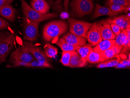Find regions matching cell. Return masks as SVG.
I'll return each instance as SVG.
<instances>
[{
	"mask_svg": "<svg viewBox=\"0 0 130 98\" xmlns=\"http://www.w3.org/2000/svg\"><path fill=\"white\" fill-rule=\"evenodd\" d=\"M68 30L67 22L63 20H55L47 24L43 31V38L46 41L55 43L58 38Z\"/></svg>",
	"mask_w": 130,
	"mask_h": 98,
	"instance_id": "obj_1",
	"label": "cell"
},
{
	"mask_svg": "<svg viewBox=\"0 0 130 98\" xmlns=\"http://www.w3.org/2000/svg\"><path fill=\"white\" fill-rule=\"evenodd\" d=\"M22 3V11L26 18L33 22L40 23L42 21L56 18L58 15L56 13H41L32 8L25 0H20Z\"/></svg>",
	"mask_w": 130,
	"mask_h": 98,
	"instance_id": "obj_2",
	"label": "cell"
},
{
	"mask_svg": "<svg viewBox=\"0 0 130 98\" xmlns=\"http://www.w3.org/2000/svg\"><path fill=\"white\" fill-rule=\"evenodd\" d=\"M14 43V38L12 34L0 32V63L6 60Z\"/></svg>",
	"mask_w": 130,
	"mask_h": 98,
	"instance_id": "obj_3",
	"label": "cell"
},
{
	"mask_svg": "<svg viewBox=\"0 0 130 98\" xmlns=\"http://www.w3.org/2000/svg\"><path fill=\"white\" fill-rule=\"evenodd\" d=\"M71 5L72 13L79 17L92 14L94 9L93 0H73Z\"/></svg>",
	"mask_w": 130,
	"mask_h": 98,
	"instance_id": "obj_4",
	"label": "cell"
},
{
	"mask_svg": "<svg viewBox=\"0 0 130 98\" xmlns=\"http://www.w3.org/2000/svg\"><path fill=\"white\" fill-rule=\"evenodd\" d=\"M70 33L87 38V33L93 23L78 20L73 18L68 19Z\"/></svg>",
	"mask_w": 130,
	"mask_h": 98,
	"instance_id": "obj_5",
	"label": "cell"
},
{
	"mask_svg": "<svg viewBox=\"0 0 130 98\" xmlns=\"http://www.w3.org/2000/svg\"><path fill=\"white\" fill-rule=\"evenodd\" d=\"M36 60L35 57L22 45L12 53L9 61L14 64L20 61L30 63Z\"/></svg>",
	"mask_w": 130,
	"mask_h": 98,
	"instance_id": "obj_6",
	"label": "cell"
},
{
	"mask_svg": "<svg viewBox=\"0 0 130 98\" xmlns=\"http://www.w3.org/2000/svg\"><path fill=\"white\" fill-rule=\"evenodd\" d=\"M39 23L33 22L27 18L24 19V37L29 41H35L39 37Z\"/></svg>",
	"mask_w": 130,
	"mask_h": 98,
	"instance_id": "obj_7",
	"label": "cell"
},
{
	"mask_svg": "<svg viewBox=\"0 0 130 98\" xmlns=\"http://www.w3.org/2000/svg\"><path fill=\"white\" fill-rule=\"evenodd\" d=\"M22 45L35 57L38 61L42 63L50 64L47 57L40 47L36 46L31 41H24Z\"/></svg>",
	"mask_w": 130,
	"mask_h": 98,
	"instance_id": "obj_8",
	"label": "cell"
},
{
	"mask_svg": "<svg viewBox=\"0 0 130 98\" xmlns=\"http://www.w3.org/2000/svg\"><path fill=\"white\" fill-rule=\"evenodd\" d=\"M97 26L103 40H113L116 36L112 31L110 24L106 20H102L97 22Z\"/></svg>",
	"mask_w": 130,
	"mask_h": 98,
	"instance_id": "obj_9",
	"label": "cell"
},
{
	"mask_svg": "<svg viewBox=\"0 0 130 98\" xmlns=\"http://www.w3.org/2000/svg\"><path fill=\"white\" fill-rule=\"evenodd\" d=\"M87 39L91 46H95L103 40L101 35L99 33L97 26V22L93 24L87 33Z\"/></svg>",
	"mask_w": 130,
	"mask_h": 98,
	"instance_id": "obj_10",
	"label": "cell"
},
{
	"mask_svg": "<svg viewBox=\"0 0 130 98\" xmlns=\"http://www.w3.org/2000/svg\"><path fill=\"white\" fill-rule=\"evenodd\" d=\"M109 24H115L119 26L121 30L130 28V17L122 15L117 17L109 18L106 19Z\"/></svg>",
	"mask_w": 130,
	"mask_h": 98,
	"instance_id": "obj_11",
	"label": "cell"
},
{
	"mask_svg": "<svg viewBox=\"0 0 130 98\" xmlns=\"http://www.w3.org/2000/svg\"><path fill=\"white\" fill-rule=\"evenodd\" d=\"M62 37L66 42L74 46H84L87 43V41L85 38L77 35L70 32L67 33L63 36Z\"/></svg>",
	"mask_w": 130,
	"mask_h": 98,
	"instance_id": "obj_12",
	"label": "cell"
},
{
	"mask_svg": "<svg viewBox=\"0 0 130 98\" xmlns=\"http://www.w3.org/2000/svg\"><path fill=\"white\" fill-rule=\"evenodd\" d=\"M31 8L41 13H48L50 6L45 0H31Z\"/></svg>",
	"mask_w": 130,
	"mask_h": 98,
	"instance_id": "obj_13",
	"label": "cell"
},
{
	"mask_svg": "<svg viewBox=\"0 0 130 98\" xmlns=\"http://www.w3.org/2000/svg\"><path fill=\"white\" fill-rule=\"evenodd\" d=\"M127 37V31L126 29L122 30L121 33L116 36L115 50L117 55H119L123 49Z\"/></svg>",
	"mask_w": 130,
	"mask_h": 98,
	"instance_id": "obj_14",
	"label": "cell"
},
{
	"mask_svg": "<svg viewBox=\"0 0 130 98\" xmlns=\"http://www.w3.org/2000/svg\"><path fill=\"white\" fill-rule=\"evenodd\" d=\"M16 11L10 4H8L0 9V16L3 17L11 22L15 19Z\"/></svg>",
	"mask_w": 130,
	"mask_h": 98,
	"instance_id": "obj_15",
	"label": "cell"
},
{
	"mask_svg": "<svg viewBox=\"0 0 130 98\" xmlns=\"http://www.w3.org/2000/svg\"><path fill=\"white\" fill-rule=\"evenodd\" d=\"M116 15L117 14L113 13L109 7L102 6L98 4H96L92 19H95L99 17L104 15H108L111 17H113Z\"/></svg>",
	"mask_w": 130,
	"mask_h": 98,
	"instance_id": "obj_16",
	"label": "cell"
},
{
	"mask_svg": "<svg viewBox=\"0 0 130 98\" xmlns=\"http://www.w3.org/2000/svg\"><path fill=\"white\" fill-rule=\"evenodd\" d=\"M115 47V39L113 40H103L93 48L95 52L101 54L103 52L111 48Z\"/></svg>",
	"mask_w": 130,
	"mask_h": 98,
	"instance_id": "obj_17",
	"label": "cell"
},
{
	"mask_svg": "<svg viewBox=\"0 0 130 98\" xmlns=\"http://www.w3.org/2000/svg\"><path fill=\"white\" fill-rule=\"evenodd\" d=\"M81 58V56L76 51L72 55L70 60L69 67L71 68H80L84 67L86 65Z\"/></svg>",
	"mask_w": 130,
	"mask_h": 98,
	"instance_id": "obj_18",
	"label": "cell"
},
{
	"mask_svg": "<svg viewBox=\"0 0 130 98\" xmlns=\"http://www.w3.org/2000/svg\"><path fill=\"white\" fill-rule=\"evenodd\" d=\"M55 44L60 47L62 51H71L76 50L81 46H75L66 42L62 37L58 39Z\"/></svg>",
	"mask_w": 130,
	"mask_h": 98,
	"instance_id": "obj_19",
	"label": "cell"
},
{
	"mask_svg": "<svg viewBox=\"0 0 130 98\" xmlns=\"http://www.w3.org/2000/svg\"><path fill=\"white\" fill-rule=\"evenodd\" d=\"M87 62L91 64H98L105 61L101 54L95 52L93 50L88 54L87 58Z\"/></svg>",
	"mask_w": 130,
	"mask_h": 98,
	"instance_id": "obj_20",
	"label": "cell"
},
{
	"mask_svg": "<svg viewBox=\"0 0 130 98\" xmlns=\"http://www.w3.org/2000/svg\"><path fill=\"white\" fill-rule=\"evenodd\" d=\"M93 47L89 44H86L84 46H81L76 50V51L81 56L83 61L87 64V58L88 54L93 50Z\"/></svg>",
	"mask_w": 130,
	"mask_h": 98,
	"instance_id": "obj_21",
	"label": "cell"
},
{
	"mask_svg": "<svg viewBox=\"0 0 130 98\" xmlns=\"http://www.w3.org/2000/svg\"><path fill=\"white\" fill-rule=\"evenodd\" d=\"M44 53L47 57L52 58L57 54V48L50 44L47 43L46 44L44 47Z\"/></svg>",
	"mask_w": 130,
	"mask_h": 98,
	"instance_id": "obj_22",
	"label": "cell"
},
{
	"mask_svg": "<svg viewBox=\"0 0 130 98\" xmlns=\"http://www.w3.org/2000/svg\"><path fill=\"white\" fill-rule=\"evenodd\" d=\"M76 50L71 51H63L62 57L60 62L63 65L69 66L70 60L72 55L74 54Z\"/></svg>",
	"mask_w": 130,
	"mask_h": 98,
	"instance_id": "obj_23",
	"label": "cell"
},
{
	"mask_svg": "<svg viewBox=\"0 0 130 98\" xmlns=\"http://www.w3.org/2000/svg\"><path fill=\"white\" fill-rule=\"evenodd\" d=\"M106 6L110 8L113 13L117 15L119 13L125 11L126 8L125 6L117 4H110Z\"/></svg>",
	"mask_w": 130,
	"mask_h": 98,
	"instance_id": "obj_24",
	"label": "cell"
},
{
	"mask_svg": "<svg viewBox=\"0 0 130 98\" xmlns=\"http://www.w3.org/2000/svg\"><path fill=\"white\" fill-rule=\"evenodd\" d=\"M101 54L105 61L112 59L118 55L116 54L115 48L108 49L103 52L101 53Z\"/></svg>",
	"mask_w": 130,
	"mask_h": 98,
	"instance_id": "obj_25",
	"label": "cell"
},
{
	"mask_svg": "<svg viewBox=\"0 0 130 98\" xmlns=\"http://www.w3.org/2000/svg\"><path fill=\"white\" fill-rule=\"evenodd\" d=\"M25 67H39V68H52L53 67L50 64L42 63L38 61L37 60H35L32 62L28 63Z\"/></svg>",
	"mask_w": 130,
	"mask_h": 98,
	"instance_id": "obj_26",
	"label": "cell"
},
{
	"mask_svg": "<svg viewBox=\"0 0 130 98\" xmlns=\"http://www.w3.org/2000/svg\"><path fill=\"white\" fill-rule=\"evenodd\" d=\"M106 5L110 4H117L122 5L125 7H128L130 6V3L128 2L127 0H106Z\"/></svg>",
	"mask_w": 130,
	"mask_h": 98,
	"instance_id": "obj_27",
	"label": "cell"
},
{
	"mask_svg": "<svg viewBox=\"0 0 130 98\" xmlns=\"http://www.w3.org/2000/svg\"><path fill=\"white\" fill-rule=\"evenodd\" d=\"M119 58H118L117 59H113V60H109L107 61H106V65L107 67H115L117 65L120 61Z\"/></svg>",
	"mask_w": 130,
	"mask_h": 98,
	"instance_id": "obj_28",
	"label": "cell"
},
{
	"mask_svg": "<svg viewBox=\"0 0 130 98\" xmlns=\"http://www.w3.org/2000/svg\"><path fill=\"white\" fill-rule=\"evenodd\" d=\"M110 27H111V30L112 31L113 33L116 36L118 35L121 33L122 30L121 29L120 27L119 26L117 25L116 24H110Z\"/></svg>",
	"mask_w": 130,
	"mask_h": 98,
	"instance_id": "obj_29",
	"label": "cell"
},
{
	"mask_svg": "<svg viewBox=\"0 0 130 98\" xmlns=\"http://www.w3.org/2000/svg\"><path fill=\"white\" fill-rule=\"evenodd\" d=\"M10 25V24L4 19L0 17V30H6Z\"/></svg>",
	"mask_w": 130,
	"mask_h": 98,
	"instance_id": "obj_30",
	"label": "cell"
},
{
	"mask_svg": "<svg viewBox=\"0 0 130 98\" xmlns=\"http://www.w3.org/2000/svg\"><path fill=\"white\" fill-rule=\"evenodd\" d=\"M28 63H26V62H18L14 64L13 67H17V66H26V65Z\"/></svg>",
	"mask_w": 130,
	"mask_h": 98,
	"instance_id": "obj_31",
	"label": "cell"
},
{
	"mask_svg": "<svg viewBox=\"0 0 130 98\" xmlns=\"http://www.w3.org/2000/svg\"><path fill=\"white\" fill-rule=\"evenodd\" d=\"M119 63H122L127 66L130 67V60L127 59L126 60H120Z\"/></svg>",
	"mask_w": 130,
	"mask_h": 98,
	"instance_id": "obj_32",
	"label": "cell"
},
{
	"mask_svg": "<svg viewBox=\"0 0 130 98\" xmlns=\"http://www.w3.org/2000/svg\"><path fill=\"white\" fill-rule=\"evenodd\" d=\"M115 68L116 69H121V68H129L130 67L124 64L121 63H119L116 66H115Z\"/></svg>",
	"mask_w": 130,
	"mask_h": 98,
	"instance_id": "obj_33",
	"label": "cell"
},
{
	"mask_svg": "<svg viewBox=\"0 0 130 98\" xmlns=\"http://www.w3.org/2000/svg\"><path fill=\"white\" fill-rule=\"evenodd\" d=\"M97 67L99 68H107L106 65V61L101 62L98 65Z\"/></svg>",
	"mask_w": 130,
	"mask_h": 98,
	"instance_id": "obj_34",
	"label": "cell"
},
{
	"mask_svg": "<svg viewBox=\"0 0 130 98\" xmlns=\"http://www.w3.org/2000/svg\"><path fill=\"white\" fill-rule=\"evenodd\" d=\"M8 4L9 3L6 2L5 0H0V9Z\"/></svg>",
	"mask_w": 130,
	"mask_h": 98,
	"instance_id": "obj_35",
	"label": "cell"
},
{
	"mask_svg": "<svg viewBox=\"0 0 130 98\" xmlns=\"http://www.w3.org/2000/svg\"><path fill=\"white\" fill-rule=\"evenodd\" d=\"M46 1L47 3H48L50 6H51L52 4H54V3L55 2L56 0H45Z\"/></svg>",
	"mask_w": 130,
	"mask_h": 98,
	"instance_id": "obj_36",
	"label": "cell"
},
{
	"mask_svg": "<svg viewBox=\"0 0 130 98\" xmlns=\"http://www.w3.org/2000/svg\"><path fill=\"white\" fill-rule=\"evenodd\" d=\"M68 0H65L64 6H65V10H66V11H68Z\"/></svg>",
	"mask_w": 130,
	"mask_h": 98,
	"instance_id": "obj_37",
	"label": "cell"
},
{
	"mask_svg": "<svg viewBox=\"0 0 130 98\" xmlns=\"http://www.w3.org/2000/svg\"><path fill=\"white\" fill-rule=\"evenodd\" d=\"M6 2H7L8 3L10 4L14 0H5Z\"/></svg>",
	"mask_w": 130,
	"mask_h": 98,
	"instance_id": "obj_38",
	"label": "cell"
},
{
	"mask_svg": "<svg viewBox=\"0 0 130 98\" xmlns=\"http://www.w3.org/2000/svg\"><path fill=\"white\" fill-rule=\"evenodd\" d=\"M128 1V2H129V3H130V0H127Z\"/></svg>",
	"mask_w": 130,
	"mask_h": 98,
	"instance_id": "obj_39",
	"label": "cell"
}]
</instances>
